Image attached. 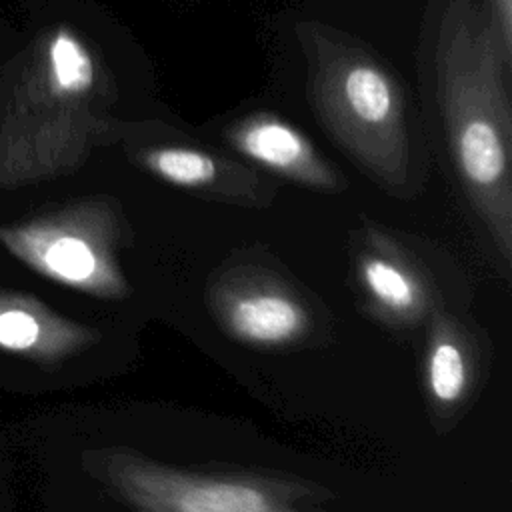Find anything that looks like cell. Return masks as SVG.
Instances as JSON below:
<instances>
[{"mask_svg":"<svg viewBox=\"0 0 512 512\" xmlns=\"http://www.w3.org/2000/svg\"><path fill=\"white\" fill-rule=\"evenodd\" d=\"M226 320L240 340L258 346H276L302 332L306 314L298 302L284 294L248 292L230 304Z\"/></svg>","mask_w":512,"mask_h":512,"instance_id":"cell-6","label":"cell"},{"mask_svg":"<svg viewBox=\"0 0 512 512\" xmlns=\"http://www.w3.org/2000/svg\"><path fill=\"white\" fill-rule=\"evenodd\" d=\"M362 280L368 292L394 312H408L418 302V288L412 278L388 260L368 258L362 264Z\"/></svg>","mask_w":512,"mask_h":512,"instance_id":"cell-9","label":"cell"},{"mask_svg":"<svg viewBox=\"0 0 512 512\" xmlns=\"http://www.w3.org/2000/svg\"><path fill=\"white\" fill-rule=\"evenodd\" d=\"M228 144L244 158L292 180L318 188H336L334 172L314 144L290 122L272 112H254L224 132Z\"/></svg>","mask_w":512,"mask_h":512,"instance_id":"cell-5","label":"cell"},{"mask_svg":"<svg viewBox=\"0 0 512 512\" xmlns=\"http://www.w3.org/2000/svg\"><path fill=\"white\" fill-rule=\"evenodd\" d=\"M428 386L436 400L456 402L466 388V362L452 342L438 344L428 360Z\"/></svg>","mask_w":512,"mask_h":512,"instance_id":"cell-10","label":"cell"},{"mask_svg":"<svg viewBox=\"0 0 512 512\" xmlns=\"http://www.w3.org/2000/svg\"><path fill=\"white\" fill-rule=\"evenodd\" d=\"M296 36L306 56L308 96L318 122L366 170L402 180L412 160L402 82L342 30L302 22Z\"/></svg>","mask_w":512,"mask_h":512,"instance_id":"cell-2","label":"cell"},{"mask_svg":"<svg viewBox=\"0 0 512 512\" xmlns=\"http://www.w3.org/2000/svg\"><path fill=\"white\" fill-rule=\"evenodd\" d=\"M134 158L160 180L188 190L214 188L222 180L244 174L240 166L230 164L226 158L188 144L138 146Z\"/></svg>","mask_w":512,"mask_h":512,"instance_id":"cell-7","label":"cell"},{"mask_svg":"<svg viewBox=\"0 0 512 512\" xmlns=\"http://www.w3.org/2000/svg\"><path fill=\"white\" fill-rule=\"evenodd\" d=\"M92 334L58 310L40 280L0 260V392L38 394L64 378Z\"/></svg>","mask_w":512,"mask_h":512,"instance_id":"cell-3","label":"cell"},{"mask_svg":"<svg viewBox=\"0 0 512 512\" xmlns=\"http://www.w3.org/2000/svg\"><path fill=\"white\" fill-rule=\"evenodd\" d=\"M118 480L144 512H274L270 498L250 484L190 478L150 466H128Z\"/></svg>","mask_w":512,"mask_h":512,"instance_id":"cell-4","label":"cell"},{"mask_svg":"<svg viewBox=\"0 0 512 512\" xmlns=\"http://www.w3.org/2000/svg\"><path fill=\"white\" fill-rule=\"evenodd\" d=\"M510 66L486 10L472 0H450L436 38L444 130L466 188L496 214L506 212L510 196Z\"/></svg>","mask_w":512,"mask_h":512,"instance_id":"cell-1","label":"cell"},{"mask_svg":"<svg viewBox=\"0 0 512 512\" xmlns=\"http://www.w3.org/2000/svg\"><path fill=\"white\" fill-rule=\"evenodd\" d=\"M16 492L12 488V482L0 462V512H16Z\"/></svg>","mask_w":512,"mask_h":512,"instance_id":"cell-11","label":"cell"},{"mask_svg":"<svg viewBox=\"0 0 512 512\" xmlns=\"http://www.w3.org/2000/svg\"><path fill=\"white\" fill-rule=\"evenodd\" d=\"M50 84L62 98H84L96 84V66L88 48L76 34L60 30L48 46Z\"/></svg>","mask_w":512,"mask_h":512,"instance_id":"cell-8","label":"cell"}]
</instances>
